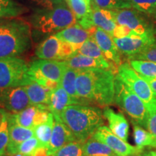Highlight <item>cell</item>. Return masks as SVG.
I'll return each instance as SVG.
<instances>
[{
    "label": "cell",
    "instance_id": "5bb4252c",
    "mask_svg": "<svg viewBox=\"0 0 156 156\" xmlns=\"http://www.w3.org/2000/svg\"><path fill=\"white\" fill-rule=\"evenodd\" d=\"M54 116V127L49 145L48 147V155L50 156L58 150L70 142L77 141L71 131L62 122L58 116Z\"/></svg>",
    "mask_w": 156,
    "mask_h": 156
},
{
    "label": "cell",
    "instance_id": "7bdbcfd3",
    "mask_svg": "<svg viewBox=\"0 0 156 156\" xmlns=\"http://www.w3.org/2000/svg\"><path fill=\"white\" fill-rule=\"evenodd\" d=\"M144 156H156V151L150 152L149 153H147V155H145Z\"/></svg>",
    "mask_w": 156,
    "mask_h": 156
},
{
    "label": "cell",
    "instance_id": "74e56055",
    "mask_svg": "<svg viewBox=\"0 0 156 156\" xmlns=\"http://www.w3.org/2000/svg\"><path fill=\"white\" fill-rule=\"evenodd\" d=\"M135 34H136V32H134V30H131L125 25H117L114 31V34H113L112 38H123V37L129 36Z\"/></svg>",
    "mask_w": 156,
    "mask_h": 156
},
{
    "label": "cell",
    "instance_id": "603a6c76",
    "mask_svg": "<svg viewBox=\"0 0 156 156\" xmlns=\"http://www.w3.org/2000/svg\"><path fill=\"white\" fill-rule=\"evenodd\" d=\"M38 109V105H30L22 112L11 114L6 113L9 124H17L26 128L34 129V118Z\"/></svg>",
    "mask_w": 156,
    "mask_h": 156
},
{
    "label": "cell",
    "instance_id": "d4e9b609",
    "mask_svg": "<svg viewBox=\"0 0 156 156\" xmlns=\"http://www.w3.org/2000/svg\"><path fill=\"white\" fill-rule=\"evenodd\" d=\"M29 99L31 105H48L50 101L51 90L39 85L37 83H33L29 85L23 86Z\"/></svg>",
    "mask_w": 156,
    "mask_h": 156
},
{
    "label": "cell",
    "instance_id": "9a60e30c",
    "mask_svg": "<svg viewBox=\"0 0 156 156\" xmlns=\"http://www.w3.org/2000/svg\"><path fill=\"white\" fill-rule=\"evenodd\" d=\"M67 67L76 69H92V68H101V69H111L117 74L118 68L114 65V64L108 61H101L96 58L83 54L75 53L71 57L64 61Z\"/></svg>",
    "mask_w": 156,
    "mask_h": 156
},
{
    "label": "cell",
    "instance_id": "7402d4cb",
    "mask_svg": "<svg viewBox=\"0 0 156 156\" xmlns=\"http://www.w3.org/2000/svg\"><path fill=\"white\" fill-rule=\"evenodd\" d=\"M62 41L54 36L46 38L36 48V55L41 59L58 60L60 61Z\"/></svg>",
    "mask_w": 156,
    "mask_h": 156
},
{
    "label": "cell",
    "instance_id": "4316f807",
    "mask_svg": "<svg viewBox=\"0 0 156 156\" xmlns=\"http://www.w3.org/2000/svg\"><path fill=\"white\" fill-rule=\"evenodd\" d=\"M53 127L54 116L51 113L47 122L44 123V124H39V125L36 126L34 129L35 132V136L40 142L41 145L42 147L48 148L51 140V137L52 135Z\"/></svg>",
    "mask_w": 156,
    "mask_h": 156
},
{
    "label": "cell",
    "instance_id": "ab89813d",
    "mask_svg": "<svg viewBox=\"0 0 156 156\" xmlns=\"http://www.w3.org/2000/svg\"><path fill=\"white\" fill-rule=\"evenodd\" d=\"M31 156H48V148L41 146V147L37 148Z\"/></svg>",
    "mask_w": 156,
    "mask_h": 156
},
{
    "label": "cell",
    "instance_id": "e0dca14e",
    "mask_svg": "<svg viewBox=\"0 0 156 156\" xmlns=\"http://www.w3.org/2000/svg\"><path fill=\"white\" fill-rule=\"evenodd\" d=\"M91 10L90 20L93 27H98L106 31L112 37L114 31L117 26L112 14V10L99 8L96 5L91 2Z\"/></svg>",
    "mask_w": 156,
    "mask_h": 156
},
{
    "label": "cell",
    "instance_id": "ffe728a7",
    "mask_svg": "<svg viewBox=\"0 0 156 156\" xmlns=\"http://www.w3.org/2000/svg\"><path fill=\"white\" fill-rule=\"evenodd\" d=\"M73 104L78 103L68 94L59 83L57 87L52 90L48 106L52 114L58 116L66 107Z\"/></svg>",
    "mask_w": 156,
    "mask_h": 156
},
{
    "label": "cell",
    "instance_id": "7c38bea8",
    "mask_svg": "<svg viewBox=\"0 0 156 156\" xmlns=\"http://www.w3.org/2000/svg\"><path fill=\"white\" fill-rule=\"evenodd\" d=\"M90 32L106 59L119 67L122 64L120 51L112 37L98 27H93Z\"/></svg>",
    "mask_w": 156,
    "mask_h": 156
},
{
    "label": "cell",
    "instance_id": "d6a6232c",
    "mask_svg": "<svg viewBox=\"0 0 156 156\" xmlns=\"http://www.w3.org/2000/svg\"><path fill=\"white\" fill-rule=\"evenodd\" d=\"M92 2L99 8L108 10L132 8L128 0H93Z\"/></svg>",
    "mask_w": 156,
    "mask_h": 156
},
{
    "label": "cell",
    "instance_id": "836d02e7",
    "mask_svg": "<svg viewBox=\"0 0 156 156\" xmlns=\"http://www.w3.org/2000/svg\"><path fill=\"white\" fill-rule=\"evenodd\" d=\"M2 114V121L0 125V156L5 155L9 142V124L6 113L0 111Z\"/></svg>",
    "mask_w": 156,
    "mask_h": 156
},
{
    "label": "cell",
    "instance_id": "4fadbf2b",
    "mask_svg": "<svg viewBox=\"0 0 156 156\" xmlns=\"http://www.w3.org/2000/svg\"><path fill=\"white\" fill-rule=\"evenodd\" d=\"M112 14L117 25H125L142 36L153 35V30L144 22L137 13L132 9H122L112 10Z\"/></svg>",
    "mask_w": 156,
    "mask_h": 156
},
{
    "label": "cell",
    "instance_id": "2e32d148",
    "mask_svg": "<svg viewBox=\"0 0 156 156\" xmlns=\"http://www.w3.org/2000/svg\"><path fill=\"white\" fill-rule=\"evenodd\" d=\"M104 118L108 122V127L115 135L127 142L129 125L122 113H116L110 107L106 106L103 110Z\"/></svg>",
    "mask_w": 156,
    "mask_h": 156
},
{
    "label": "cell",
    "instance_id": "44dd1931",
    "mask_svg": "<svg viewBox=\"0 0 156 156\" xmlns=\"http://www.w3.org/2000/svg\"><path fill=\"white\" fill-rule=\"evenodd\" d=\"M34 136V129L26 128L17 124H9V142L6 153L9 156L15 155V149L19 144Z\"/></svg>",
    "mask_w": 156,
    "mask_h": 156
},
{
    "label": "cell",
    "instance_id": "277c9868",
    "mask_svg": "<svg viewBox=\"0 0 156 156\" xmlns=\"http://www.w3.org/2000/svg\"><path fill=\"white\" fill-rule=\"evenodd\" d=\"M114 103L127 114L132 124L147 128L148 112L145 104L117 74L114 80Z\"/></svg>",
    "mask_w": 156,
    "mask_h": 156
},
{
    "label": "cell",
    "instance_id": "4dcf8cb0",
    "mask_svg": "<svg viewBox=\"0 0 156 156\" xmlns=\"http://www.w3.org/2000/svg\"><path fill=\"white\" fill-rule=\"evenodd\" d=\"M23 12V7L14 0H0V18L15 17Z\"/></svg>",
    "mask_w": 156,
    "mask_h": 156
},
{
    "label": "cell",
    "instance_id": "c3c4849f",
    "mask_svg": "<svg viewBox=\"0 0 156 156\" xmlns=\"http://www.w3.org/2000/svg\"><path fill=\"white\" fill-rule=\"evenodd\" d=\"M132 156H136V155H132Z\"/></svg>",
    "mask_w": 156,
    "mask_h": 156
},
{
    "label": "cell",
    "instance_id": "cb8c5ba5",
    "mask_svg": "<svg viewBox=\"0 0 156 156\" xmlns=\"http://www.w3.org/2000/svg\"><path fill=\"white\" fill-rule=\"evenodd\" d=\"M78 73V69L67 67L62 76L60 84L64 89L68 93L74 100L77 101L78 104L90 105L88 101L84 100L79 96L76 90V78Z\"/></svg>",
    "mask_w": 156,
    "mask_h": 156
},
{
    "label": "cell",
    "instance_id": "8d00e7d4",
    "mask_svg": "<svg viewBox=\"0 0 156 156\" xmlns=\"http://www.w3.org/2000/svg\"><path fill=\"white\" fill-rule=\"evenodd\" d=\"M130 59L147 60V61L156 62V41L153 44L148 46L140 53L136 54V56H134Z\"/></svg>",
    "mask_w": 156,
    "mask_h": 156
},
{
    "label": "cell",
    "instance_id": "1f68e13d",
    "mask_svg": "<svg viewBox=\"0 0 156 156\" xmlns=\"http://www.w3.org/2000/svg\"><path fill=\"white\" fill-rule=\"evenodd\" d=\"M83 143L79 141L70 142L50 156H85L83 149Z\"/></svg>",
    "mask_w": 156,
    "mask_h": 156
},
{
    "label": "cell",
    "instance_id": "bcb514c9",
    "mask_svg": "<svg viewBox=\"0 0 156 156\" xmlns=\"http://www.w3.org/2000/svg\"><path fill=\"white\" fill-rule=\"evenodd\" d=\"M2 121V113L0 112V125H1Z\"/></svg>",
    "mask_w": 156,
    "mask_h": 156
},
{
    "label": "cell",
    "instance_id": "83f0119b",
    "mask_svg": "<svg viewBox=\"0 0 156 156\" xmlns=\"http://www.w3.org/2000/svg\"><path fill=\"white\" fill-rule=\"evenodd\" d=\"M76 53L96 58L101 61H108L92 36L80 46L76 51Z\"/></svg>",
    "mask_w": 156,
    "mask_h": 156
},
{
    "label": "cell",
    "instance_id": "d590c367",
    "mask_svg": "<svg viewBox=\"0 0 156 156\" xmlns=\"http://www.w3.org/2000/svg\"><path fill=\"white\" fill-rule=\"evenodd\" d=\"M41 143L38 141L36 136H33L30 139L25 140V141L21 142L17 146L16 149H15V153H20L23 154H26V155H31L34 152L36 151L37 148L41 147Z\"/></svg>",
    "mask_w": 156,
    "mask_h": 156
},
{
    "label": "cell",
    "instance_id": "60d3db41",
    "mask_svg": "<svg viewBox=\"0 0 156 156\" xmlns=\"http://www.w3.org/2000/svg\"><path fill=\"white\" fill-rule=\"evenodd\" d=\"M142 77H143L144 79H145L148 83H149V85H151L152 89H153V90L156 93V79H154V78H150V77H144V76H142Z\"/></svg>",
    "mask_w": 156,
    "mask_h": 156
},
{
    "label": "cell",
    "instance_id": "f546056e",
    "mask_svg": "<svg viewBox=\"0 0 156 156\" xmlns=\"http://www.w3.org/2000/svg\"><path fill=\"white\" fill-rule=\"evenodd\" d=\"M133 137L136 147L142 150L145 147H151L155 140L151 132L136 124H133Z\"/></svg>",
    "mask_w": 156,
    "mask_h": 156
},
{
    "label": "cell",
    "instance_id": "5b68a950",
    "mask_svg": "<svg viewBox=\"0 0 156 156\" xmlns=\"http://www.w3.org/2000/svg\"><path fill=\"white\" fill-rule=\"evenodd\" d=\"M77 24V19L69 7L65 4L56 5L38 15L34 21V26L44 34L61 31Z\"/></svg>",
    "mask_w": 156,
    "mask_h": 156
},
{
    "label": "cell",
    "instance_id": "b9f144b4",
    "mask_svg": "<svg viewBox=\"0 0 156 156\" xmlns=\"http://www.w3.org/2000/svg\"><path fill=\"white\" fill-rule=\"evenodd\" d=\"M45 1L46 2V3L48 5H50V8H51V7H53L56 5H58L64 3V0H45Z\"/></svg>",
    "mask_w": 156,
    "mask_h": 156
},
{
    "label": "cell",
    "instance_id": "d6986e66",
    "mask_svg": "<svg viewBox=\"0 0 156 156\" xmlns=\"http://www.w3.org/2000/svg\"><path fill=\"white\" fill-rule=\"evenodd\" d=\"M54 36L62 41L73 44L78 48L82 44L90 38L91 34L89 30L82 28L80 25L75 24L58 31Z\"/></svg>",
    "mask_w": 156,
    "mask_h": 156
},
{
    "label": "cell",
    "instance_id": "f1b7e54d",
    "mask_svg": "<svg viewBox=\"0 0 156 156\" xmlns=\"http://www.w3.org/2000/svg\"><path fill=\"white\" fill-rule=\"evenodd\" d=\"M131 67L140 75L156 79V62L141 59H130Z\"/></svg>",
    "mask_w": 156,
    "mask_h": 156
},
{
    "label": "cell",
    "instance_id": "6da1fadb",
    "mask_svg": "<svg viewBox=\"0 0 156 156\" xmlns=\"http://www.w3.org/2000/svg\"><path fill=\"white\" fill-rule=\"evenodd\" d=\"M115 73L111 69H78L76 90L78 95L90 104L108 106L114 103Z\"/></svg>",
    "mask_w": 156,
    "mask_h": 156
},
{
    "label": "cell",
    "instance_id": "7dc6e473",
    "mask_svg": "<svg viewBox=\"0 0 156 156\" xmlns=\"http://www.w3.org/2000/svg\"><path fill=\"white\" fill-rule=\"evenodd\" d=\"M90 1H91V2H92L93 1V0H90Z\"/></svg>",
    "mask_w": 156,
    "mask_h": 156
},
{
    "label": "cell",
    "instance_id": "f35d334b",
    "mask_svg": "<svg viewBox=\"0 0 156 156\" xmlns=\"http://www.w3.org/2000/svg\"><path fill=\"white\" fill-rule=\"evenodd\" d=\"M148 132L154 137L156 138V111L151 113H148V118L147 122V128Z\"/></svg>",
    "mask_w": 156,
    "mask_h": 156
},
{
    "label": "cell",
    "instance_id": "8fae6325",
    "mask_svg": "<svg viewBox=\"0 0 156 156\" xmlns=\"http://www.w3.org/2000/svg\"><path fill=\"white\" fill-rule=\"evenodd\" d=\"M113 39L119 51L127 56L129 59L156 41L154 35L142 36L135 34L123 38H113Z\"/></svg>",
    "mask_w": 156,
    "mask_h": 156
},
{
    "label": "cell",
    "instance_id": "3957f363",
    "mask_svg": "<svg viewBox=\"0 0 156 156\" xmlns=\"http://www.w3.org/2000/svg\"><path fill=\"white\" fill-rule=\"evenodd\" d=\"M31 46L29 25L21 20H0V58L18 56Z\"/></svg>",
    "mask_w": 156,
    "mask_h": 156
},
{
    "label": "cell",
    "instance_id": "52a82bcc",
    "mask_svg": "<svg viewBox=\"0 0 156 156\" xmlns=\"http://www.w3.org/2000/svg\"><path fill=\"white\" fill-rule=\"evenodd\" d=\"M117 75L141 99L148 113L156 111V93L129 64H121L118 67Z\"/></svg>",
    "mask_w": 156,
    "mask_h": 156
},
{
    "label": "cell",
    "instance_id": "9c48e42d",
    "mask_svg": "<svg viewBox=\"0 0 156 156\" xmlns=\"http://www.w3.org/2000/svg\"><path fill=\"white\" fill-rule=\"evenodd\" d=\"M30 105V99L23 86L0 89V111L16 114Z\"/></svg>",
    "mask_w": 156,
    "mask_h": 156
},
{
    "label": "cell",
    "instance_id": "e575fe53",
    "mask_svg": "<svg viewBox=\"0 0 156 156\" xmlns=\"http://www.w3.org/2000/svg\"><path fill=\"white\" fill-rule=\"evenodd\" d=\"M132 8L146 14L156 13V0H128Z\"/></svg>",
    "mask_w": 156,
    "mask_h": 156
},
{
    "label": "cell",
    "instance_id": "ac0fdd59",
    "mask_svg": "<svg viewBox=\"0 0 156 156\" xmlns=\"http://www.w3.org/2000/svg\"><path fill=\"white\" fill-rule=\"evenodd\" d=\"M67 5L77 19V23L85 30L93 28L90 20L91 10L90 0H67Z\"/></svg>",
    "mask_w": 156,
    "mask_h": 156
},
{
    "label": "cell",
    "instance_id": "30bf717a",
    "mask_svg": "<svg viewBox=\"0 0 156 156\" xmlns=\"http://www.w3.org/2000/svg\"><path fill=\"white\" fill-rule=\"evenodd\" d=\"M91 137L106 144L119 156L139 155L143 151L115 135L109 127L105 125L98 129Z\"/></svg>",
    "mask_w": 156,
    "mask_h": 156
},
{
    "label": "cell",
    "instance_id": "f6af8a7d",
    "mask_svg": "<svg viewBox=\"0 0 156 156\" xmlns=\"http://www.w3.org/2000/svg\"><path fill=\"white\" fill-rule=\"evenodd\" d=\"M152 147H156V138H155V140H154L153 145L151 146Z\"/></svg>",
    "mask_w": 156,
    "mask_h": 156
},
{
    "label": "cell",
    "instance_id": "ba28073f",
    "mask_svg": "<svg viewBox=\"0 0 156 156\" xmlns=\"http://www.w3.org/2000/svg\"><path fill=\"white\" fill-rule=\"evenodd\" d=\"M67 67L64 61L40 58L31 62L28 73L30 79L39 85H43L46 78L60 83Z\"/></svg>",
    "mask_w": 156,
    "mask_h": 156
},
{
    "label": "cell",
    "instance_id": "484cf974",
    "mask_svg": "<svg viewBox=\"0 0 156 156\" xmlns=\"http://www.w3.org/2000/svg\"><path fill=\"white\" fill-rule=\"evenodd\" d=\"M85 156H119L106 144L90 137L83 145Z\"/></svg>",
    "mask_w": 156,
    "mask_h": 156
},
{
    "label": "cell",
    "instance_id": "ee69618b",
    "mask_svg": "<svg viewBox=\"0 0 156 156\" xmlns=\"http://www.w3.org/2000/svg\"><path fill=\"white\" fill-rule=\"evenodd\" d=\"M12 156H31L30 155H26V154H23V153H17L15 155H13Z\"/></svg>",
    "mask_w": 156,
    "mask_h": 156
},
{
    "label": "cell",
    "instance_id": "681fc988",
    "mask_svg": "<svg viewBox=\"0 0 156 156\" xmlns=\"http://www.w3.org/2000/svg\"><path fill=\"white\" fill-rule=\"evenodd\" d=\"M3 156H7V155H3Z\"/></svg>",
    "mask_w": 156,
    "mask_h": 156
},
{
    "label": "cell",
    "instance_id": "7a4b0ae2",
    "mask_svg": "<svg viewBox=\"0 0 156 156\" xmlns=\"http://www.w3.org/2000/svg\"><path fill=\"white\" fill-rule=\"evenodd\" d=\"M77 141L85 142L105 123L103 111L97 106L73 104L58 115Z\"/></svg>",
    "mask_w": 156,
    "mask_h": 156
},
{
    "label": "cell",
    "instance_id": "8992f818",
    "mask_svg": "<svg viewBox=\"0 0 156 156\" xmlns=\"http://www.w3.org/2000/svg\"><path fill=\"white\" fill-rule=\"evenodd\" d=\"M28 70L26 62L18 56L0 58V89L35 83L30 79Z\"/></svg>",
    "mask_w": 156,
    "mask_h": 156
}]
</instances>
